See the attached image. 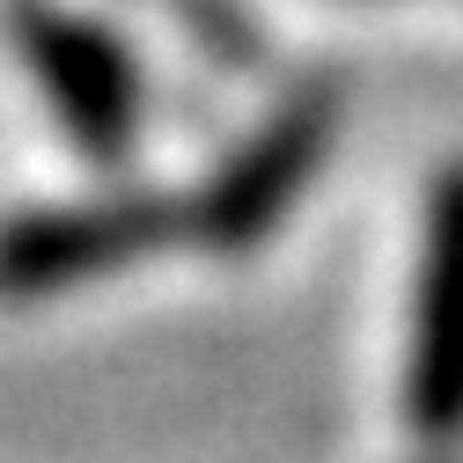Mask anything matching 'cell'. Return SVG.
Listing matches in <instances>:
<instances>
[{
    "instance_id": "1",
    "label": "cell",
    "mask_w": 463,
    "mask_h": 463,
    "mask_svg": "<svg viewBox=\"0 0 463 463\" xmlns=\"http://www.w3.org/2000/svg\"><path fill=\"white\" fill-rule=\"evenodd\" d=\"M8 37L30 60L37 89L52 96L60 126L74 133V147L96 155V162H126L133 155V126H140L133 52L103 23H81L67 8H52V0H8Z\"/></svg>"
},
{
    "instance_id": "4",
    "label": "cell",
    "mask_w": 463,
    "mask_h": 463,
    "mask_svg": "<svg viewBox=\"0 0 463 463\" xmlns=\"http://www.w3.org/2000/svg\"><path fill=\"white\" fill-rule=\"evenodd\" d=\"M404 397H412V420L434 449L463 441V162L441 169L427 206V265H420Z\"/></svg>"
},
{
    "instance_id": "5",
    "label": "cell",
    "mask_w": 463,
    "mask_h": 463,
    "mask_svg": "<svg viewBox=\"0 0 463 463\" xmlns=\"http://www.w3.org/2000/svg\"><path fill=\"white\" fill-rule=\"evenodd\" d=\"M155 8L177 23L192 44H206L221 67H258L265 60V37H258L243 0H155Z\"/></svg>"
},
{
    "instance_id": "2",
    "label": "cell",
    "mask_w": 463,
    "mask_h": 463,
    "mask_svg": "<svg viewBox=\"0 0 463 463\" xmlns=\"http://www.w3.org/2000/svg\"><path fill=\"white\" fill-rule=\"evenodd\" d=\"M177 236H192V206L162 199H103V206H52L0 228V295H52L96 272H118L133 258H155Z\"/></svg>"
},
{
    "instance_id": "3",
    "label": "cell",
    "mask_w": 463,
    "mask_h": 463,
    "mask_svg": "<svg viewBox=\"0 0 463 463\" xmlns=\"http://www.w3.org/2000/svg\"><path fill=\"white\" fill-rule=\"evenodd\" d=\"M324 147H331V96H295L287 110H272L258 126V140H243L228 155V169L192 206V236L206 250H258L295 213V199L317 177Z\"/></svg>"
}]
</instances>
